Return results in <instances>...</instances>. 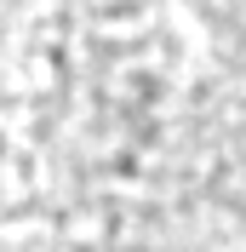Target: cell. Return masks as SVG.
<instances>
[{
  "mask_svg": "<svg viewBox=\"0 0 246 252\" xmlns=\"http://www.w3.org/2000/svg\"><path fill=\"white\" fill-rule=\"evenodd\" d=\"M178 6L189 12L200 40L212 46L217 69H229L235 80H246V0H178Z\"/></svg>",
  "mask_w": 246,
  "mask_h": 252,
  "instance_id": "1",
  "label": "cell"
}]
</instances>
